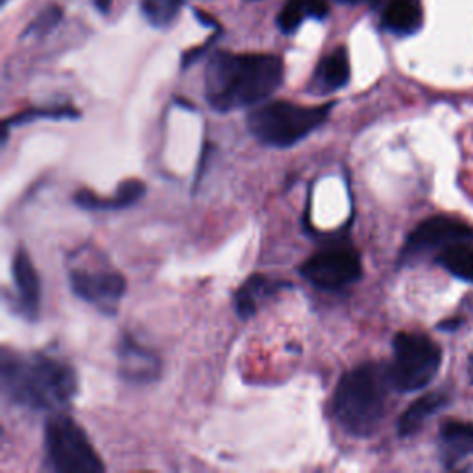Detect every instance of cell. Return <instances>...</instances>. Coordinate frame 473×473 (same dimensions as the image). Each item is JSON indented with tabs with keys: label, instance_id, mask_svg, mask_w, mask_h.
I'll list each match as a JSON object with an SVG mask.
<instances>
[{
	"label": "cell",
	"instance_id": "19",
	"mask_svg": "<svg viewBox=\"0 0 473 473\" xmlns=\"http://www.w3.org/2000/svg\"><path fill=\"white\" fill-rule=\"evenodd\" d=\"M439 263L455 278L473 283V246L468 242H453L442 248Z\"/></svg>",
	"mask_w": 473,
	"mask_h": 473
},
{
	"label": "cell",
	"instance_id": "11",
	"mask_svg": "<svg viewBox=\"0 0 473 473\" xmlns=\"http://www.w3.org/2000/svg\"><path fill=\"white\" fill-rule=\"evenodd\" d=\"M14 281L17 287V307L26 320H35L41 311V279L26 250L14 257Z\"/></svg>",
	"mask_w": 473,
	"mask_h": 473
},
{
	"label": "cell",
	"instance_id": "12",
	"mask_svg": "<svg viewBox=\"0 0 473 473\" xmlns=\"http://www.w3.org/2000/svg\"><path fill=\"white\" fill-rule=\"evenodd\" d=\"M289 287H292V285L287 281L272 279L263 274H253L246 279V283L233 296L235 313L244 320L251 318L267 298H270L276 292H279L281 289H289Z\"/></svg>",
	"mask_w": 473,
	"mask_h": 473
},
{
	"label": "cell",
	"instance_id": "16",
	"mask_svg": "<svg viewBox=\"0 0 473 473\" xmlns=\"http://www.w3.org/2000/svg\"><path fill=\"white\" fill-rule=\"evenodd\" d=\"M448 396L444 393H431L416 400L400 418L398 433L400 437H411L418 433L423 423L448 405Z\"/></svg>",
	"mask_w": 473,
	"mask_h": 473
},
{
	"label": "cell",
	"instance_id": "23",
	"mask_svg": "<svg viewBox=\"0 0 473 473\" xmlns=\"http://www.w3.org/2000/svg\"><path fill=\"white\" fill-rule=\"evenodd\" d=\"M93 3H95V6L99 8V12L108 14L109 8H111V3H113V0H93Z\"/></svg>",
	"mask_w": 473,
	"mask_h": 473
},
{
	"label": "cell",
	"instance_id": "17",
	"mask_svg": "<svg viewBox=\"0 0 473 473\" xmlns=\"http://www.w3.org/2000/svg\"><path fill=\"white\" fill-rule=\"evenodd\" d=\"M440 442L442 455L449 464L473 455V423L462 420L446 421L440 429Z\"/></svg>",
	"mask_w": 473,
	"mask_h": 473
},
{
	"label": "cell",
	"instance_id": "24",
	"mask_svg": "<svg viewBox=\"0 0 473 473\" xmlns=\"http://www.w3.org/2000/svg\"><path fill=\"white\" fill-rule=\"evenodd\" d=\"M457 324H460V320H449V322H442V324H440V329H444V331H451V329H457V327H459Z\"/></svg>",
	"mask_w": 473,
	"mask_h": 473
},
{
	"label": "cell",
	"instance_id": "20",
	"mask_svg": "<svg viewBox=\"0 0 473 473\" xmlns=\"http://www.w3.org/2000/svg\"><path fill=\"white\" fill-rule=\"evenodd\" d=\"M184 0H143L141 10L147 21L156 28H166L178 17Z\"/></svg>",
	"mask_w": 473,
	"mask_h": 473
},
{
	"label": "cell",
	"instance_id": "21",
	"mask_svg": "<svg viewBox=\"0 0 473 473\" xmlns=\"http://www.w3.org/2000/svg\"><path fill=\"white\" fill-rule=\"evenodd\" d=\"M80 117V113L71 108V106H58V108H39V109H28L23 111L15 117H10L5 120V128H3V141H6L8 132H10V126H21L37 118H54V120H63V118H76Z\"/></svg>",
	"mask_w": 473,
	"mask_h": 473
},
{
	"label": "cell",
	"instance_id": "8",
	"mask_svg": "<svg viewBox=\"0 0 473 473\" xmlns=\"http://www.w3.org/2000/svg\"><path fill=\"white\" fill-rule=\"evenodd\" d=\"M71 290L100 313L113 317L126 294V278L115 270L76 269L69 274Z\"/></svg>",
	"mask_w": 473,
	"mask_h": 473
},
{
	"label": "cell",
	"instance_id": "10",
	"mask_svg": "<svg viewBox=\"0 0 473 473\" xmlns=\"http://www.w3.org/2000/svg\"><path fill=\"white\" fill-rule=\"evenodd\" d=\"M118 370L130 383H152L161 374V359L134 336L124 335L118 344Z\"/></svg>",
	"mask_w": 473,
	"mask_h": 473
},
{
	"label": "cell",
	"instance_id": "18",
	"mask_svg": "<svg viewBox=\"0 0 473 473\" xmlns=\"http://www.w3.org/2000/svg\"><path fill=\"white\" fill-rule=\"evenodd\" d=\"M326 0H287L278 15V26L283 33H294L307 17L324 19L327 15Z\"/></svg>",
	"mask_w": 473,
	"mask_h": 473
},
{
	"label": "cell",
	"instance_id": "7",
	"mask_svg": "<svg viewBox=\"0 0 473 473\" xmlns=\"http://www.w3.org/2000/svg\"><path fill=\"white\" fill-rule=\"evenodd\" d=\"M302 274L311 285L338 292L363 278V263L357 251L346 248H326L299 267Z\"/></svg>",
	"mask_w": 473,
	"mask_h": 473
},
{
	"label": "cell",
	"instance_id": "25",
	"mask_svg": "<svg viewBox=\"0 0 473 473\" xmlns=\"http://www.w3.org/2000/svg\"><path fill=\"white\" fill-rule=\"evenodd\" d=\"M340 3H344V5H359V3H364V0H340Z\"/></svg>",
	"mask_w": 473,
	"mask_h": 473
},
{
	"label": "cell",
	"instance_id": "22",
	"mask_svg": "<svg viewBox=\"0 0 473 473\" xmlns=\"http://www.w3.org/2000/svg\"><path fill=\"white\" fill-rule=\"evenodd\" d=\"M61 17H63V10H61L60 6H49L47 10H43V12L33 19V23L26 28L24 37H26V35L43 37V35L51 33V32L61 23Z\"/></svg>",
	"mask_w": 473,
	"mask_h": 473
},
{
	"label": "cell",
	"instance_id": "1",
	"mask_svg": "<svg viewBox=\"0 0 473 473\" xmlns=\"http://www.w3.org/2000/svg\"><path fill=\"white\" fill-rule=\"evenodd\" d=\"M283 61L272 54L214 52L205 69V99L228 113L267 100L283 83Z\"/></svg>",
	"mask_w": 473,
	"mask_h": 473
},
{
	"label": "cell",
	"instance_id": "6",
	"mask_svg": "<svg viewBox=\"0 0 473 473\" xmlns=\"http://www.w3.org/2000/svg\"><path fill=\"white\" fill-rule=\"evenodd\" d=\"M45 453L49 468L58 473H100L104 462L90 437L69 416L54 412L45 425Z\"/></svg>",
	"mask_w": 473,
	"mask_h": 473
},
{
	"label": "cell",
	"instance_id": "13",
	"mask_svg": "<svg viewBox=\"0 0 473 473\" xmlns=\"http://www.w3.org/2000/svg\"><path fill=\"white\" fill-rule=\"evenodd\" d=\"M147 194V185L141 180H126L118 185L115 196L111 198H102L95 194L93 191H80L74 196V203L81 209L88 211H117V209H126L132 207L137 202H141Z\"/></svg>",
	"mask_w": 473,
	"mask_h": 473
},
{
	"label": "cell",
	"instance_id": "14",
	"mask_svg": "<svg viewBox=\"0 0 473 473\" xmlns=\"http://www.w3.org/2000/svg\"><path fill=\"white\" fill-rule=\"evenodd\" d=\"M350 76H352V69H350L348 51L344 47H338L329 56H326L317 67L311 83L313 93L327 95L346 88Z\"/></svg>",
	"mask_w": 473,
	"mask_h": 473
},
{
	"label": "cell",
	"instance_id": "4",
	"mask_svg": "<svg viewBox=\"0 0 473 473\" xmlns=\"http://www.w3.org/2000/svg\"><path fill=\"white\" fill-rule=\"evenodd\" d=\"M333 104L298 106L292 102H270L248 115L250 134L265 147L290 148L307 139L327 122Z\"/></svg>",
	"mask_w": 473,
	"mask_h": 473
},
{
	"label": "cell",
	"instance_id": "15",
	"mask_svg": "<svg viewBox=\"0 0 473 473\" xmlns=\"http://www.w3.org/2000/svg\"><path fill=\"white\" fill-rule=\"evenodd\" d=\"M421 0H389L383 14V26L396 35H412L421 28Z\"/></svg>",
	"mask_w": 473,
	"mask_h": 473
},
{
	"label": "cell",
	"instance_id": "3",
	"mask_svg": "<svg viewBox=\"0 0 473 473\" xmlns=\"http://www.w3.org/2000/svg\"><path fill=\"white\" fill-rule=\"evenodd\" d=\"M391 389L389 368L377 363H364L344 374L333 398L338 425L352 437L374 435L384 418Z\"/></svg>",
	"mask_w": 473,
	"mask_h": 473
},
{
	"label": "cell",
	"instance_id": "5",
	"mask_svg": "<svg viewBox=\"0 0 473 473\" xmlns=\"http://www.w3.org/2000/svg\"><path fill=\"white\" fill-rule=\"evenodd\" d=\"M393 346L394 359L386 366L393 389L407 394L431 384L442 364L439 344L420 333H398Z\"/></svg>",
	"mask_w": 473,
	"mask_h": 473
},
{
	"label": "cell",
	"instance_id": "9",
	"mask_svg": "<svg viewBox=\"0 0 473 473\" xmlns=\"http://www.w3.org/2000/svg\"><path fill=\"white\" fill-rule=\"evenodd\" d=\"M469 241H473V228L468 224L451 217H433L423 221L411 232L402 251V260H412V257L446 248L453 242Z\"/></svg>",
	"mask_w": 473,
	"mask_h": 473
},
{
	"label": "cell",
	"instance_id": "2",
	"mask_svg": "<svg viewBox=\"0 0 473 473\" xmlns=\"http://www.w3.org/2000/svg\"><path fill=\"white\" fill-rule=\"evenodd\" d=\"M5 394L21 407L32 411L58 412L65 409L78 393L76 372L60 359L49 355L3 354Z\"/></svg>",
	"mask_w": 473,
	"mask_h": 473
}]
</instances>
